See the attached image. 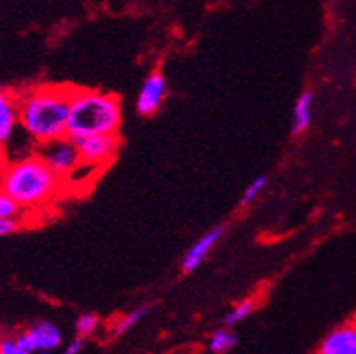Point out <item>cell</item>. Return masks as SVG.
I'll list each match as a JSON object with an SVG mask.
<instances>
[{
    "instance_id": "cell-19",
    "label": "cell",
    "mask_w": 356,
    "mask_h": 354,
    "mask_svg": "<svg viewBox=\"0 0 356 354\" xmlns=\"http://www.w3.org/2000/svg\"><path fill=\"white\" fill-rule=\"evenodd\" d=\"M0 354H20V353H18L17 338H15V337H0Z\"/></svg>"
},
{
    "instance_id": "cell-5",
    "label": "cell",
    "mask_w": 356,
    "mask_h": 354,
    "mask_svg": "<svg viewBox=\"0 0 356 354\" xmlns=\"http://www.w3.org/2000/svg\"><path fill=\"white\" fill-rule=\"evenodd\" d=\"M17 338L18 353L33 354V353H51L62 346V332L49 320L36 322L26 331L15 335Z\"/></svg>"
},
{
    "instance_id": "cell-2",
    "label": "cell",
    "mask_w": 356,
    "mask_h": 354,
    "mask_svg": "<svg viewBox=\"0 0 356 354\" xmlns=\"http://www.w3.org/2000/svg\"><path fill=\"white\" fill-rule=\"evenodd\" d=\"M65 183L45 165L38 154L8 161L0 188L18 202L24 211H35L47 207L63 190Z\"/></svg>"
},
{
    "instance_id": "cell-17",
    "label": "cell",
    "mask_w": 356,
    "mask_h": 354,
    "mask_svg": "<svg viewBox=\"0 0 356 354\" xmlns=\"http://www.w3.org/2000/svg\"><path fill=\"white\" fill-rule=\"evenodd\" d=\"M266 184H268V175H264V174L257 175V177H255V179H253L252 183L246 186V190L243 192L241 204H243V207H248V204H252V202L259 198V193L264 190V186H266Z\"/></svg>"
},
{
    "instance_id": "cell-4",
    "label": "cell",
    "mask_w": 356,
    "mask_h": 354,
    "mask_svg": "<svg viewBox=\"0 0 356 354\" xmlns=\"http://www.w3.org/2000/svg\"><path fill=\"white\" fill-rule=\"evenodd\" d=\"M36 154H38V156L45 161V165L49 166L54 174L60 175L63 181H65V177H69V175L72 174V170L81 163L76 143H74V139L69 138V136L53 139L49 143L38 145V147H36Z\"/></svg>"
},
{
    "instance_id": "cell-21",
    "label": "cell",
    "mask_w": 356,
    "mask_h": 354,
    "mask_svg": "<svg viewBox=\"0 0 356 354\" xmlns=\"http://www.w3.org/2000/svg\"><path fill=\"white\" fill-rule=\"evenodd\" d=\"M6 166H8V157H6V154L2 152V148H0V184H2V177H4Z\"/></svg>"
},
{
    "instance_id": "cell-16",
    "label": "cell",
    "mask_w": 356,
    "mask_h": 354,
    "mask_svg": "<svg viewBox=\"0 0 356 354\" xmlns=\"http://www.w3.org/2000/svg\"><path fill=\"white\" fill-rule=\"evenodd\" d=\"M22 214L18 202L0 188V219H22Z\"/></svg>"
},
{
    "instance_id": "cell-18",
    "label": "cell",
    "mask_w": 356,
    "mask_h": 354,
    "mask_svg": "<svg viewBox=\"0 0 356 354\" xmlns=\"http://www.w3.org/2000/svg\"><path fill=\"white\" fill-rule=\"evenodd\" d=\"M20 225H22L20 219H0V237L13 235L20 228Z\"/></svg>"
},
{
    "instance_id": "cell-3",
    "label": "cell",
    "mask_w": 356,
    "mask_h": 354,
    "mask_svg": "<svg viewBox=\"0 0 356 354\" xmlns=\"http://www.w3.org/2000/svg\"><path fill=\"white\" fill-rule=\"evenodd\" d=\"M122 114V102L116 95L92 89H71L67 136L118 134Z\"/></svg>"
},
{
    "instance_id": "cell-15",
    "label": "cell",
    "mask_w": 356,
    "mask_h": 354,
    "mask_svg": "<svg viewBox=\"0 0 356 354\" xmlns=\"http://www.w3.org/2000/svg\"><path fill=\"white\" fill-rule=\"evenodd\" d=\"M252 311H253L252 298H246V300L239 302V304L235 305L234 309L225 316V325L226 328H234V325H237L239 322H243L244 319H248Z\"/></svg>"
},
{
    "instance_id": "cell-20",
    "label": "cell",
    "mask_w": 356,
    "mask_h": 354,
    "mask_svg": "<svg viewBox=\"0 0 356 354\" xmlns=\"http://www.w3.org/2000/svg\"><path fill=\"white\" fill-rule=\"evenodd\" d=\"M83 346H86V338H81V337H76L74 340L69 344L67 347H65V351L63 353L65 354H78L83 351Z\"/></svg>"
},
{
    "instance_id": "cell-6",
    "label": "cell",
    "mask_w": 356,
    "mask_h": 354,
    "mask_svg": "<svg viewBox=\"0 0 356 354\" xmlns=\"http://www.w3.org/2000/svg\"><path fill=\"white\" fill-rule=\"evenodd\" d=\"M80 152V159L87 165L104 168L113 161L116 156L120 138L118 134H92L81 136V138H72Z\"/></svg>"
},
{
    "instance_id": "cell-9",
    "label": "cell",
    "mask_w": 356,
    "mask_h": 354,
    "mask_svg": "<svg viewBox=\"0 0 356 354\" xmlns=\"http://www.w3.org/2000/svg\"><path fill=\"white\" fill-rule=\"evenodd\" d=\"M222 234H225V228H221V226H217V228H212L210 232H207L203 237L195 242L194 246L186 251L183 260H181V269H183L185 273H192V271H195L199 266L203 264L204 259L208 257V253L213 250V246L219 242V239L222 237Z\"/></svg>"
},
{
    "instance_id": "cell-12",
    "label": "cell",
    "mask_w": 356,
    "mask_h": 354,
    "mask_svg": "<svg viewBox=\"0 0 356 354\" xmlns=\"http://www.w3.org/2000/svg\"><path fill=\"white\" fill-rule=\"evenodd\" d=\"M237 346V337L232 332L230 328H222L217 329L216 332H212V337L208 338V351L213 354H225L230 353L234 347Z\"/></svg>"
},
{
    "instance_id": "cell-7",
    "label": "cell",
    "mask_w": 356,
    "mask_h": 354,
    "mask_svg": "<svg viewBox=\"0 0 356 354\" xmlns=\"http://www.w3.org/2000/svg\"><path fill=\"white\" fill-rule=\"evenodd\" d=\"M167 96V80L161 72H152L140 89L136 98V108L141 116H152L161 107L163 99Z\"/></svg>"
},
{
    "instance_id": "cell-10",
    "label": "cell",
    "mask_w": 356,
    "mask_h": 354,
    "mask_svg": "<svg viewBox=\"0 0 356 354\" xmlns=\"http://www.w3.org/2000/svg\"><path fill=\"white\" fill-rule=\"evenodd\" d=\"M321 354H356V323L334 329L322 340Z\"/></svg>"
},
{
    "instance_id": "cell-13",
    "label": "cell",
    "mask_w": 356,
    "mask_h": 354,
    "mask_svg": "<svg viewBox=\"0 0 356 354\" xmlns=\"http://www.w3.org/2000/svg\"><path fill=\"white\" fill-rule=\"evenodd\" d=\"M147 313H149V307L145 305V307H138V309L131 311V313H127L125 316H122L120 320H116V323H114V328H113L114 337H122V335H125L127 331H131L134 325H138V323L143 320V316Z\"/></svg>"
},
{
    "instance_id": "cell-14",
    "label": "cell",
    "mask_w": 356,
    "mask_h": 354,
    "mask_svg": "<svg viewBox=\"0 0 356 354\" xmlns=\"http://www.w3.org/2000/svg\"><path fill=\"white\" fill-rule=\"evenodd\" d=\"M99 328V319L95 313H83L80 314L74 322V331H76V337L89 338L92 337Z\"/></svg>"
},
{
    "instance_id": "cell-11",
    "label": "cell",
    "mask_w": 356,
    "mask_h": 354,
    "mask_svg": "<svg viewBox=\"0 0 356 354\" xmlns=\"http://www.w3.org/2000/svg\"><path fill=\"white\" fill-rule=\"evenodd\" d=\"M312 107H313V92L312 90H304L302 95L298 96L295 102L293 108V134H302L306 132L309 123H312Z\"/></svg>"
},
{
    "instance_id": "cell-8",
    "label": "cell",
    "mask_w": 356,
    "mask_h": 354,
    "mask_svg": "<svg viewBox=\"0 0 356 354\" xmlns=\"http://www.w3.org/2000/svg\"><path fill=\"white\" fill-rule=\"evenodd\" d=\"M18 127V96L11 90L0 89V148L8 145Z\"/></svg>"
},
{
    "instance_id": "cell-1",
    "label": "cell",
    "mask_w": 356,
    "mask_h": 354,
    "mask_svg": "<svg viewBox=\"0 0 356 354\" xmlns=\"http://www.w3.org/2000/svg\"><path fill=\"white\" fill-rule=\"evenodd\" d=\"M71 89L72 87L38 86L17 95L18 123L36 147L67 136Z\"/></svg>"
}]
</instances>
